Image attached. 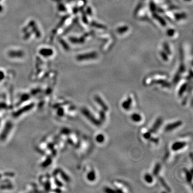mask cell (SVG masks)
<instances>
[{
    "label": "cell",
    "mask_w": 193,
    "mask_h": 193,
    "mask_svg": "<svg viewBox=\"0 0 193 193\" xmlns=\"http://www.w3.org/2000/svg\"><path fill=\"white\" fill-rule=\"evenodd\" d=\"M160 168H161V166H160V165L158 163L156 165H155V167L153 169V175H157L159 173V171L160 170Z\"/></svg>",
    "instance_id": "9"
},
{
    "label": "cell",
    "mask_w": 193,
    "mask_h": 193,
    "mask_svg": "<svg viewBox=\"0 0 193 193\" xmlns=\"http://www.w3.org/2000/svg\"><path fill=\"white\" fill-rule=\"evenodd\" d=\"M131 104H132V99L130 97H128L127 100L123 101V103H122V107L123 108H124L125 110H129L130 107H131Z\"/></svg>",
    "instance_id": "6"
},
{
    "label": "cell",
    "mask_w": 193,
    "mask_h": 193,
    "mask_svg": "<svg viewBox=\"0 0 193 193\" xmlns=\"http://www.w3.org/2000/svg\"><path fill=\"white\" fill-rule=\"evenodd\" d=\"M131 118L132 121H134V122H140L142 120L141 116L137 113H134L132 114L131 116Z\"/></svg>",
    "instance_id": "7"
},
{
    "label": "cell",
    "mask_w": 193,
    "mask_h": 193,
    "mask_svg": "<svg viewBox=\"0 0 193 193\" xmlns=\"http://www.w3.org/2000/svg\"><path fill=\"white\" fill-rule=\"evenodd\" d=\"M82 113L83 114L87 117L88 119L91 121V122H92L93 124L96 126H99L100 125V121L98 120L97 119H96L93 116V115L91 114V113L87 108H83L82 110Z\"/></svg>",
    "instance_id": "1"
},
{
    "label": "cell",
    "mask_w": 193,
    "mask_h": 193,
    "mask_svg": "<svg viewBox=\"0 0 193 193\" xmlns=\"http://www.w3.org/2000/svg\"><path fill=\"white\" fill-rule=\"evenodd\" d=\"M186 146V143L184 142H177L174 143L173 145L172 148L174 151H178V150L184 148Z\"/></svg>",
    "instance_id": "5"
},
{
    "label": "cell",
    "mask_w": 193,
    "mask_h": 193,
    "mask_svg": "<svg viewBox=\"0 0 193 193\" xmlns=\"http://www.w3.org/2000/svg\"><path fill=\"white\" fill-rule=\"evenodd\" d=\"M187 84H184L182 86V87L180 88L179 91V95L180 96H181L182 94H183V93L185 92V91H186V89H187Z\"/></svg>",
    "instance_id": "14"
},
{
    "label": "cell",
    "mask_w": 193,
    "mask_h": 193,
    "mask_svg": "<svg viewBox=\"0 0 193 193\" xmlns=\"http://www.w3.org/2000/svg\"><path fill=\"white\" fill-rule=\"evenodd\" d=\"M151 132H150V131L149 132H146L144 134V137L146 139H149L150 137H151Z\"/></svg>",
    "instance_id": "16"
},
{
    "label": "cell",
    "mask_w": 193,
    "mask_h": 193,
    "mask_svg": "<svg viewBox=\"0 0 193 193\" xmlns=\"http://www.w3.org/2000/svg\"><path fill=\"white\" fill-rule=\"evenodd\" d=\"M144 179L146 180V181L149 184L152 183L153 181V178L152 176L149 174H146L144 176Z\"/></svg>",
    "instance_id": "11"
},
{
    "label": "cell",
    "mask_w": 193,
    "mask_h": 193,
    "mask_svg": "<svg viewBox=\"0 0 193 193\" xmlns=\"http://www.w3.org/2000/svg\"><path fill=\"white\" fill-rule=\"evenodd\" d=\"M162 123H163V120L162 118L161 117L158 118V119H157V120L155 121L152 127L151 128V129H150V132L151 133H154L155 132H156L157 130L158 129V128L161 126V125H162Z\"/></svg>",
    "instance_id": "3"
},
{
    "label": "cell",
    "mask_w": 193,
    "mask_h": 193,
    "mask_svg": "<svg viewBox=\"0 0 193 193\" xmlns=\"http://www.w3.org/2000/svg\"><path fill=\"white\" fill-rule=\"evenodd\" d=\"M87 178L90 181H94L96 178V175H95V172L92 171H91L90 172H89V174H88Z\"/></svg>",
    "instance_id": "8"
},
{
    "label": "cell",
    "mask_w": 193,
    "mask_h": 193,
    "mask_svg": "<svg viewBox=\"0 0 193 193\" xmlns=\"http://www.w3.org/2000/svg\"><path fill=\"white\" fill-rule=\"evenodd\" d=\"M149 139H150V141H151V142H153V143H158V142H159V139L158 138H152L151 137H150Z\"/></svg>",
    "instance_id": "17"
},
{
    "label": "cell",
    "mask_w": 193,
    "mask_h": 193,
    "mask_svg": "<svg viewBox=\"0 0 193 193\" xmlns=\"http://www.w3.org/2000/svg\"><path fill=\"white\" fill-rule=\"evenodd\" d=\"M105 191L106 192H115L116 191L115 190H113L112 189L110 188H106L105 189Z\"/></svg>",
    "instance_id": "18"
},
{
    "label": "cell",
    "mask_w": 193,
    "mask_h": 193,
    "mask_svg": "<svg viewBox=\"0 0 193 193\" xmlns=\"http://www.w3.org/2000/svg\"><path fill=\"white\" fill-rule=\"evenodd\" d=\"M105 140V137L102 134H99L96 137V141H97V142L101 143H103Z\"/></svg>",
    "instance_id": "12"
},
{
    "label": "cell",
    "mask_w": 193,
    "mask_h": 193,
    "mask_svg": "<svg viewBox=\"0 0 193 193\" xmlns=\"http://www.w3.org/2000/svg\"><path fill=\"white\" fill-rule=\"evenodd\" d=\"M159 179L160 180V182L161 184L162 185V186L164 187V188L166 190H167L168 191H171V189L170 188V187L168 186V185L167 184H166V183L165 182V180L163 178H159Z\"/></svg>",
    "instance_id": "10"
},
{
    "label": "cell",
    "mask_w": 193,
    "mask_h": 193,
    "mask_svg": "<svg viewBox=\"0 0 193 193\" xmlns=\"http://www.w3.org/2000/svg\"><path fill=\"white\" fill-rule=\"evenodd\" d=\"M95 100L96 101V103H97L101 107V108H103V110L104 111H107L108 110V107L107 106L106 104L105 103V102L102 100V99L98 95H96L94 98Z\"/></svg>",
    "instance_id": "4"
},
{
    "label": "cell",
    "mask_w": 193,
    "mask_h": 193,
    "mask_svg": "<svg viewBox=\"0 0 193 193\" xmlns=\"http://www.w3.org/2000/svg\"><path fill=\"white\" fill-rule=\"evenodd\" d=\"M185 173H186L187 181L188 182H190L191 181V180H192V174H191V173H190V172L188 171H187V170H185Z\"/></svg>",
    "instance_id": "13"
},
{
    "label": "cell",
    "mask_w": 193,
    "mask_h": 193,
    "mask_svg": "<svg viewBox=\"0 0 193 193\" xmlns=\"http://www.w3.org/2000/svg\"><path fill=\"white\" fill-rule=\"evenodd\" d=\"M182 124V122L181 121H178L176 122H173L172 123H170L165 127V130L166 131H170L175 129V128H178L181 126Z\"/></svg>",
    "instance_id": "2"
},
{
    "label": "cell",
    "mask_w": 193,
    "mask_h": 193,
    "mask_svg": "<svg viewBox=\"0 0 193 193\" xmlns=\"http://www.w3.org/2000/svg\"><path fill=\"white\" fill-rule=\"evenodd\" d=\"M99 114H100V121H104L105 120V118H106V115H105L104 111V110L100 111L99 112Z\"/></svg>",
    "instance_id": "15"
}]
</instances>
